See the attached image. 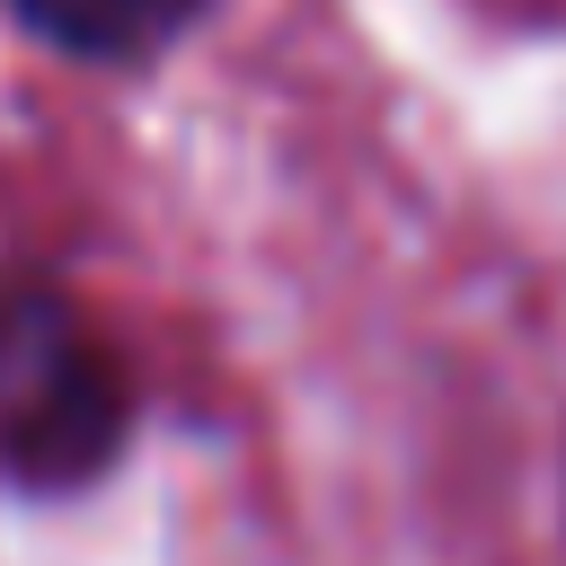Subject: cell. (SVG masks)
Masks as SVG:
<instances>
[{"label": "cell", "instance_id": "obj_1", "mask_svg": "<svg viewBox=\"0 0 566 566\" xmlns=\"http://www.w3.org/2000/svg\"><path fill=\"white\" fill-rule=\"evenodd\" d=\"M124 371L53 283H0V478L35 495L88 486L124 451Z\"/></svg>", "mask_w": 566, "mask_h": 566}, {"label": "cell", "instance_id": "obj_2", "mask_svg": "<svg viewBox=\"0 0 566 566\" xmlns=\"http://www.w3.org/2000/svg\"><path fill=\"white\" fill-rule=\"evenodd\" d=\"M203 0H18V18L80 62H150L168 35L195 27Z\"/></svg>", "mask_w": 566, "mask_h": 566}]
</instances>
